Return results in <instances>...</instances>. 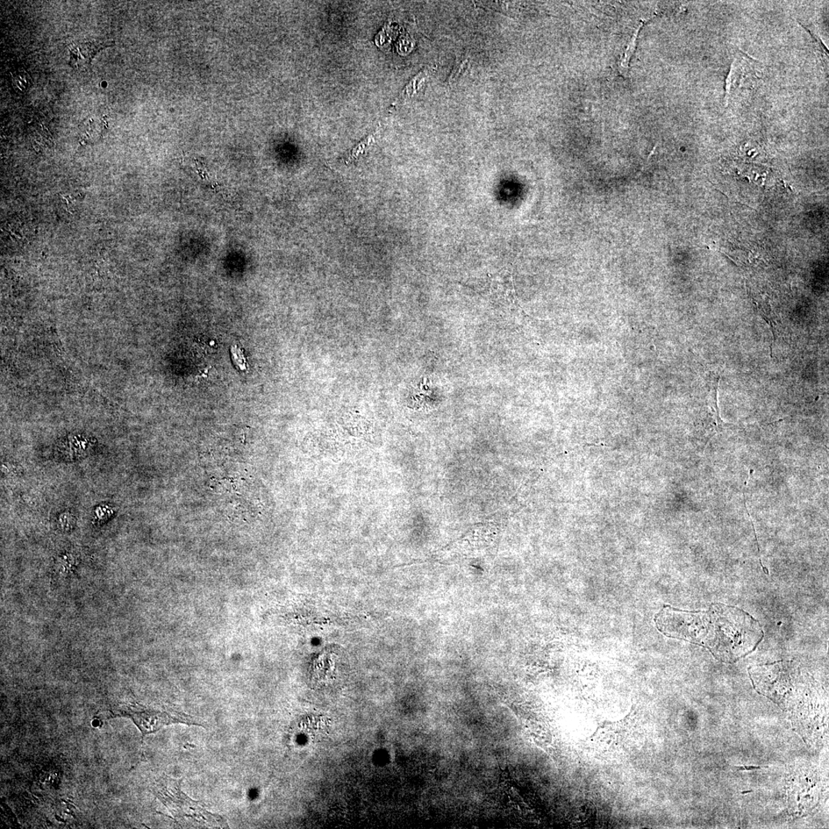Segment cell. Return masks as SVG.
Returning <instances> with one entry per match:
<instances>
[{
    "label": "cell",
    "mask_w": 829,
    "mask_h": 829,
    "mask_svg": "<svg viewBox=\"0 0 829 829\" xmlns=\"http://www.w3.org/2000/svg\"><path fill=\"white\" fill-rule=\"evenodd\" d=\"M469 60H464L461 63H460L459 65H456L454 67L451 75H450V76L448 78V82L449 84H452L454 82H455L457 80H458V78L464 73V71H466L467 69V68L469 67Z\"/></svg>",
    "instance_id": "11"
},
{
    "label": "cell",
    "mask_w": 829,
    "mask_h": 829,
    "mask_svg": "<svg viewBox=\"0 0 829 829\" xmlns=\"http://www.w3.org/2000/svg\"><path fill=\"white\" fill-rule=\"evenodd\" d=\"M426 76H427V71L424 70V71H420V73L418 75L413 77L412 78L411 81L408 84H407L406 87L404 88V89L402 91V92L400 93V95L396 102L398 103V101H399V100L405 99L408 97L410 98V97L417 95V93L421 87V83L424 82Z\"/></svg>",
    "instance_id": "9"
},
{
    "label": "cell",
    "mask_w": 829,
    "mask_h": 829,
    "mask_svg": "<svg viewBox=\"0 0 829 829\" xmlns=\"http://www.w3.org/2000/svg\"><path fill=\"white\" fill-rule=\"evenodd\" d=\"M661 632L708 648L716 658L732 663L751 653L763 638L758 621L737 607L712 604L706 611L666 607L656 618Z\"/></svg>",
    "instance_id": "1"
},
{
    "label": "cell",
    "mask_w": 829,
    "mask_h": 829,
    "mask_svg": "<svg viewBox=\"0 0 829 829\" xmlns=\"http://www.w3.org/2000/svg\"><path fill=\"white\" fill-rule=\"evenodd\" d=\"M12 85L18 92L23 93L30 89L32 84L30 76L24 69H20L12 75Z\"/></svg>",
    "instance_id": "10"
},
{
    "label": "cell",
    "mask_w": 829,
    "mask_h": 829,
    "mask_svg": "<svg viewBox=\"0 0 829 829\" xmlns=\"http://www.w3.org/2000/svg\"><path fill=\"white\" fill-rule=\"evenodd\" d=\"M640 27H639L638 28L637 32H636L635 35H634V38L631 42L630 46H629V47H628L627 53L625 54V59H624L623 62H621V66L623 68H627L628 61H629V60H630L631 56L633 54V52H634V50L635 48L636 39H637L638 33L640 30Z\"/></svg>",
    "instance_id": "13"
},
{
    "label": "cell",
    "mask_w": 829,
    "mask_h": 829,
    "mask_svg": "<svg viewBox=\"0 0 829 829\" xmlns=\"http://www.w3.org/2000/svg\"><path fill=\"white\" fill-rule=\"evenodd\" d=\"M182 781L164 776L153 787L154 794L167 807L177 823L194 827L229 828L224 817L209 812L203 803L186 795L182 789Z\"/></svg>",
    "instance_id": "2"
},
{
    "label": "cell",
    "mask_w": 829,
    "mask_h": 829,
    "mask_svg": "<svg viewBox=\"0 0 829 829\" xmlns=\"http://www.w3.org/2000/svg\"><path fill=\"white\" fill-rule=\"evenodd\" d=\"M93 448L91 442L87 439H73L64 442L56 448L57 455L65 460H76L85 458Z\"/></svg>",
    "instance_id": "6"
},
{
    "label": "cell",
    "mask_w": 829,
    "mask_h": 829,
    "mask_svg": "<svg viewBox=\"0 0 829 829\" xmlns=\"http://www.w3.org/2000/svg\"><path fill=\"white\" fill-rule=\"evenodd\" d=\"M491 292L507 304H517L516 290L514 288L512 276L509 273L502 272L492 277Z\"/></svg>",
    "instance_id": "7"
},
{
    "label": "cell",
    "mask_w": 829,
    "mask_h": 829,
    "mask_svg": "<svg viewBox=\"0 0 829 829\" xmlns=\"http://www.w3.org/2000/svg\"><path fill=\"white\" fill-rule=\"evenodd\" d=\"M112 717L130 719L142 735L158 732L164 726L182 724L188 726H203L189 715L171 708H157L138 703L121 704L111 711Z\"/></svg>",
    "instance_id": "4"
},
{
    "label": "cell",
    "mask_w": 829,
    "mask_h": 829,
    "mask_svg": "<svg viewBox=\"0 0 829 829\" xmlns=\"http://www.w3.org/2000/svg\"><path fill=\"white\" fill-rule=\"evenodd\" d=\"M107 46H109V42H75L69 47L70 65L76 69L87 67L97 53Z\"/></svg>",
    "instance_id": "5"
},
{
    "label": "cell",
    "mask_w": 829,
    "mask_h": 829,
    "mask_svg": "<svg viewBox=\"0 0 829 829\" xmlns=\"http://www.w3.org/2000/svg\"><path fill=\"white\" fill-rule=\"evenodd\" d=\"M232 360L236 365H237V367L242 370L246 369V360L245 358L244 354H243L241 351V349L238 347H232Z\"/></svg>",
    "instance_id": "12"
},
{
    "label": "cell",
    "mask_w": 829,
    "mask_h": 829,
    "mask_svg": "<svg viewBox=\"0 0 829 829\" xmlns=\"http://www.w3.org/2000/svg\"><path fill=\"white\" fill-rule=\"evenodd\" d=\"M640 717L636 708L623 719L604 722L585 740L584 749L598 760H611L628 753L640 734Z\"/></svg>",
    "instance_id": "3"
},
{
    "label": "cell",
    "mask_w": 829,
    "mask_h": 829,
    "mask_svg": "<svg viewBox=\"0 0 829 829\" xmlns=\"http://www.w3.org/2000/svg\"><path fill=\"white\" fill-rule=\"evenodd\" d=\"M376 134V131L374 133H372L366 139H364L363 141H361L358 145L354 147L347 153L344 159H342V160H344L346 164H350L358 160L360 155L365 152L366 150L371 144L374 143Z\"/></svg>",
    "instance_id": "8"
}]
</instances>
